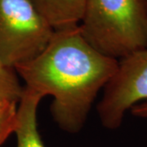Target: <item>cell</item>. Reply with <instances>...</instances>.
Here are the masks:
<instances>
[{"label": "cell", "instance_id": "obj_7", "mask_svg": "<svg viewBox=\"0 0 147 147\" xmlns=\"http://www.w3.org/2000/svg\"><path fill=\"white\" fill-rule=\"evenodd\" d=\"M24 91L14 69L4 66L0 61V99L19 103Z\"/></svg>", "mask_w": 147, "mask_h": 147}, {"label": "cell", "instance_id": "obj_9", "mask_svg": "<svg viewBox=\"0 0 147 147\" xmlns=\"http://www.w3.org/2000/svg\"><path fill=\"white\" fill-rule=\"evenodd\" d=\"M130 111L132 115L142 119H147V100L134 105Z\"/></svg>", "mask_w": 147, "mask_h": 147}, {"label": "cell", "instance_id": "obj_2", "mask_svg": "<svg viewBox=\"0 0 147 147\" xmlns=\"http://www.w3.org/2000/svg\"><path fill=\"white\" fill-rule=\"evenodd\" d=\"M79 27L95 49L120 60L147 47V0H87Z\"/></svg>", "mask_w": 147, "mask_h": 147}, {"label": "cell", "instance_id": "obj_1", "mask_svg": "<svg viewBox=\"0 0 147 147\" xmlns=\"http://www.w3.org/2000/svg\"><path fill=\"white\" fill-rule=\"evenodd\" d=\"M118 66L119 60L95 49L77 26L55 30L42 53L14 70L26 88L42 97L53 96L50 110L54 121L65 131L76 133Z\"/></svg>", "mask_w": 147, "mask_h": 147}, {"label": "cell", "instance_id": "obj_3", "mask_svg": "<svg viewBox=\"0 0 147 147\" xmlns=\"http://www.w3.org/2000/svg\"><path fill=\"white\" fill-rule=\"evenodd\" d=\"M55 30L31 0H0V61L7 68L38 56Z\"/></svg>", "mask_w": 147, "mask_h": 147}, {"label": "cell", "instance_id": "obj_6", "mask_svg": "<svg viewBox=\"0 0 147 147\" xmlns=\"http://www.w3.org/2000/svg\"><path fill=\"white\" fill-rule=\"evenodd\" d=\"M31 1L55 30L79 26L87 3V0Z\"/></svg>", "mask_w": 147, "mask_h": 147}, {"label": "cell", "instance_id": "obj_5", "mask_svg": "<svg viewBox=\"0 0 147 147\" xmlns=\"http://www.w3.org/2000/svg\"><path fill=\"white\" fill-rule=\"evenodd\" d=\"M42 97L41 95L24 88L17 108L16 147H46L40 137L37 110Z\"/></svg>", "mask_w": 147, "mask_h": 147}, {"label": "cell", "instance_id": "obj_4", "mask_svg": "<svg viewBox=\"0 0 147 147\" xmlns=\"http://www.w3.org/2000/svg\"><path fill=\"white\" fill-rule=\"evenodd\" d=\"M147 100V47L119 60L115 74L104 88L97 112L102 125L116 129L127 110Z\"/></svg>", "mask_w": 147, "mask_h": 147}, {"label": "cell", "instance_id": "obj_8", "mask_svg": "<svg viewBox=\"0 0 147 147\" xmlns=\"http://www.w3.org/2000/svg\"><path fill=\"white\" fill-rule=\"evenodd\" d=\"M18 103L0 99V147L12 133L17 126Z\"/></svg>", "mask_w": 147, "mask_h": 147}]
</instances>
